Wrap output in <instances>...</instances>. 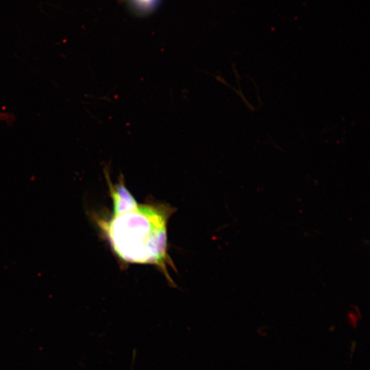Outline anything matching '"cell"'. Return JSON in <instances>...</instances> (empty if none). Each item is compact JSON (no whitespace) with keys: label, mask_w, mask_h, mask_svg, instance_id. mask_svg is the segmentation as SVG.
I'll return each instance as SVG.
<instances>
[{"label":"cell","mask_w":370,"mask_h":370,"mask_svg":"<svg viewBox=\"0 0 370 370\" xmlns=\"http://www.w3.org/2000/svg\"><path fill=\"white\" fill-rule=\"evenodd\" d=\"M104 174L112 199L113 216L119 215L136 209L138 205L132 193L126 188L123 176L121 175L119 177V182L115 185H112L108 168L105 169Z\"/></svg>","instance_id":"7a4b0ae2"},{"label":"cell","mask_w":370,"mask_h":370,"mask_svg":"<svg viewBox=\"0 0 370 370\" xmlns=\"http://www.w3.org/2000/svg\"><path fill=\"white\" fill-rule=\"evenodd\" d=\"M131 8L138 14H149L153 10L160 0H127Z\"/></svg>","instance_id":"3957f363"},{"label":"cell","mask_w":370,"mask_h":370,"mask_svg":"<svg viewBox=\"0 0 370 370\" xmlns=\"http://www.w3.org/2000/svg\"><path fill=\"white\" fill-rule=\"evenodd\" d=\"M168 212L162 206L138 205L101 227L123 260L154 263L165 271Z\"/></svg>","instance_id":"6da1fadb"}]
</instances>
